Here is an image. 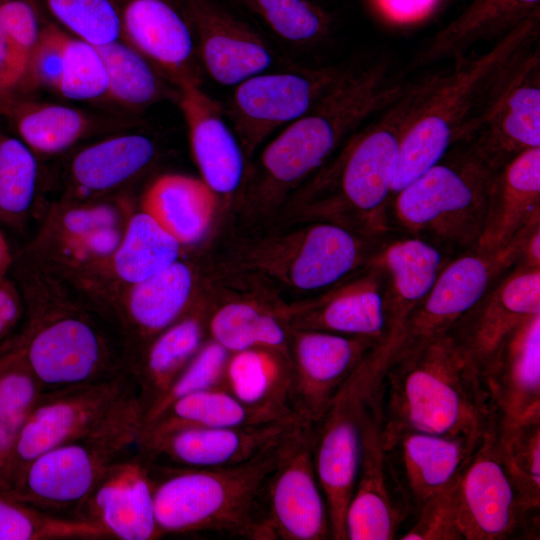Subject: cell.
I'll list each match as a JSON object with an SVG mask.
<instances>
[{
    "label": "cell",
    "instance_id": "obj_1",
    "mask_svg": "<svg viewBox=\"0 0 540 540\" xmlns=\"http://www.w3.org/2000/svg\"><path fill=\"white\" fill-rule=\"evenodd\" d=\"M411 85L395 77L384 56L344 66L317 103L248 165L237 196L241 217L253 222L275 219L363 123L391 106Z\"/></svg>",
    "mask_w": 540,
    "mask_h": 540
},
{
    "label": "cell",
    "instance_id": "obj_2",
    "mask_svg": "<svg viewBox=\"0 0 540 540\" xmlns=\"http://www.w3.org/2000/svg\"><path fill=\"white\" fill-rule=\"evenodd\" d=\"M30 261L29 321L16 347L42 390L129 372L121 334L104 309L70 278Z\"/></svg>",
    "mask_w": 540,
    "mask_h": 540
},
{
    "label": "cell",
    "instance_id": "obj_3",
    "mask_svg": "<svg viewBox=\"0 0 540 540\" xmlns=\"http://www.w3.org/2000/svg\"><path fill=\"white\" fill-rule=\"evenodd\" d=\"M382 428L482 435L498 410L478 366L450 332L399 341L380 381Z\"/></svg>",
    "mask_w": 540,
    "mask_h": 540
},
{
    "label": "cell",
    "instance_id": "obj_4",
    "mask_svg": "<svg viewBox=\"0 0 540 540\" xmlns=\"http://www.w3.org/2000/svg\"><path fill=\"white\" fill-rule=\"evenodd\" d=\"M420 84H412L379 118L349 137L292 195L276 220L327 221L368 238L384 233L402 131Z\"/></svg>",
    "mask_w": 540,
    "mask_h": 540
},
{
    "label": "cell",
    "instance_id": "obj_5",
    "mask_svg": "<svg viewBox=\"0 0 540 540\" xmlns=\"http://www.w3.org/2000/svg\"><path fill=\"white\" fill-rule=\"evenodd\" d=\"M225 239L215 255L219 275L246 286L298 295L318 294L362 269L373 251L368 237L327 221H269ZM272 300V299H271Z\"/></svg>",
    "mask_w": 540,
    "mask_h": 540
},
{
    "label": "cell",
    "instance_id": "obj_6",
    "mask_svg": "<svg viewBox=\"0 0 540 540\" xmlns=\"http://www.w3.org/2000/svg\"><path fill=\"white\" fill-rule=\"evenodd\" d=\"M539 23L540 11L485 53L454 59L448 71L421 81L403 127L391 199L463 140L492 80L521 47L538 38Z\"/></svg>",
    "mask_w": 540,
    "mask_h": 540
},
{
    "label": "cell",
    "instance_id": "obj_7",
    "mask_svg": "<svg viewBox=\"0 0 540 540\" xmlns=\"http://www.w3.org/2000/svg\"><path fill=\"white\" fill-rule=\"evenodd\" d=\"M278 441L229 467L183 468L157 462L154 504L161 537L220 532L257 540L262 489L276 464Z\"/></svg>",
    "mask_w": 540,
    "mask_h": 540
},
{
    "label": "cell",
    "instance_id": "obj_8",
    "mask_svg": "<svg viewBox=\"0 0 540 540\" xmlns=\"http://www.w3.org/2000/svg\"><path fill=\"white\" fill-rule=\"evenodd\" d=\"M393 197L396 222L432 244L473 250L479 241L491 171L464 143ZM391 199V200H392Z\"/></svg>",
    "mask_w": 540,
    "mask_h": 540
},
{
    "label": "cell",
    "instance_id": "obj_9",
    "mask_svg": "<svg viewBox=\"0 0 540 540\" xmlns=\"http://www.w3.org/2000/svg\"><path fill=\"white\" fill-rule=\"evenodd\" d=\"M142 417L138 403L97 431L43 452L7 492L45 513L76 519L106 469L138 444Z\"/></svg>",
    "mask_w": 540,
    "mask_h": 540
},
{
    "label": "cell",
    "instance_id": "obj_10",
    "mask_svg": "<svg viewBox=\"0 0 540 540\" xmlns=\"http://www.w3.org/2000/svg\"><path fill=\"white\" fill-rule=\"evenodd\" d=\"M394 330L361 361L314 425L316 473L330 518L331 539L346 540L345 516L358 473L363 415L399 341Z\"/></svg>",
    "mask_w": 540,
    "mask_h": 540
},
{
    "label": "cell",
    "instance_id": "obj_11",
    "mask_svg": "<svg viewBox=\"0 0 540 540\" xmlns=\"http://www.w3.org/2000/svg\"><path fill=\"white\" fill-rule=\"evenodd\" d=\"M535 41L498 71L460 142L493 172L540 147V53Z\"/></svg>",
    "mask_w": 540,
    "mask_h": 540
},
{
    "label": "cell",
    "instance_id": "obj_12",
    "mask_svg": "<svg viewBox=\"0 0 540 540\" xmlns=\"http://www.w3.org/2000/svg\"><path fill=\"white\" fill-rule=\"evenodd\" d=\"M138 403L136 384L129 372L104 381L43 391L16 441L8 490L35 457L97 431Z\"/></svg>",
    "mask_w": 540,
    "mask_h": 540
},
{
    "label": "cell",
    "instance_id": "obj_13",
    "mask_svg": "<svg viewBox=\"0 0 540 540\" xmlns=\"http://www.w3.org/2000/svg\"><path fill=\"white\" fill-rule=\"evenodd\" d=\"M314 425L296 420L277 444L276 464L262 489L257 540L331 539L327 502L316 473Z\"/></svg>",
    "mask_w": 540,
    "mask_h": 540
},
{
    "label": "cell",
    "instance_id": "obj_14",
    "mask_svg": "<svg viewBox=\"0 0 540 540\" xmlns=\"http://www.w3.org/2000/svg\"><path fill=\"white\" fill-rule=\"evenodd\" d=\"M498 413L457 484L459 527L464 540L539 539V509L523 505L498 453Z\"/></svg>",
    "mask_w": 540,
    "mask_h": 540
},
{
    "label": "cell",
    "instance_id": "obj_15",
    "mask_svg": "<svg viewBox=\"0 0 540 540\" xmlns=\"http://www.w3.org/2000/svg\"><path fill=\"white\" fill-rule=\"evenodd\" d=\"M127 219L115 203L64 200L46 215L30 259L72 280L84 279L115 251Z\"/></svg>",
    "mask_w": 540,
    "mask_h": 540
},
{
    "label": "cell",
    "instance_id": "obj_16",
    "mask_svg": "<svg viewBox=\"0 0 540 540\" xmlns=\"http://www.w3.org/2000/svg\"><path fill=\"white\" fill-rule=\"evenodd\" d=\"M344 66L253 75L235 86L229 104L232 129L247 160L276 129L308 112Z\"/></svg>",
    "mask_w": 540,
    "mask_h": 540
},
{
    "label": "cell",
    "instance_id": "obj_17",
    "mask_svg": "<svg viewBox=\"0 0 540 540\" xmlns=\"http://www.w3.org/2000/svg\"><path fill=\"white\" fill-rule=\"evenodd\" d=\"M525 228L508 246L493 252L476 249L445 264L433 286L405 320L403 340L446 333L518 262L531 229Z\"/></svg>",
    "mask_w": 540,
    "mask_h": 540
},
{
    "label": "cell",
    "instance_id": "obj_18",
    "mask_svg": "<svg viewBox=\"0 0 540 540\" xmlns=\"http://www.w3.org/2000/svg\"><path fill=\"white\" fill-rule=\"evenodd\" d=\"M198 271L181 259L139 283L92 296L118 328L130 365L197 300Z\"/></svg>",
    "mask_w": 540,
    "mask_h": 540
},
{
    "label": "cell",
    "instance_id": "obj_19",
    "mask_svg": "<svg viewBox=\"0 0 540 540\" xmlns=\"http://www.w3.org/2000/svg\"><path fill=\"white\" fill-rule=\"evenodd\" d=\"M381 341L362 336L290 329L289 400L294 417L315 425L348 377Z\"/></svg>",
    "mask_w": 540,
    "mask_h": 540
},
{
    "label": "cell",
    "instance_id": "obj_20",
    "mask_svg": "<svg viewBox=\"0 0 540 540\" xmlns=\"http://www.w3.org/2000/svg\"><path fill=\"white\" fill-rule=\"evenodd\" d=\"M277 310L290 329L341 335L387 338L391 328L383 272L367 263L360 271L312 296L286 303Z\"/></svg>",
    "mask_w": 540,
    "mask_h": 540
},
{
    "label": "cell",
    "instance_id": "obj_21",
    "mask_svg": "<svg viewBox=\"0 0 540 540\" xmlns=\"http://www.w3.org/2000/svg\"><path fill=\"white\" fill-rule=\"evenodd\" d=\"M158 463L138 444L112 463L91 490L76 519L104 530L111 539L161 537L155 518Z\"/></svg>",
    "mask_w": 540,
    "mask_h": 540
},
{
    "label": "cell",
    "instance_id": "obj_22",
    "mask_svg": "<svg viewBox=\"0 0 540 540\" xmlns=\"http://www.w3.org/2000/svg\"><path fill=\"white\" fill-rule=\"evenodd\" d=\"M482 435L445 436L382 428L386 460L409 519L430 497L458 484Z\"/></svg>",
    "mask_w": 540,
    "mask_h": 540
},
{
    "label": "cell",
    "instance_id": "obj_23",
    "mask_svg": "<svg viewBox=\"0 0 540 540\" xmlns=\"http://www.w3.org/2000/svg\"><path fill=\"white\" fill-rule=\"evenodd\" d=\"M408 519L382 444L379 383L363 415L358 473L345 516L346 540L395 539Z\"/></svg>",
    "mask_w": 540,
    "mask_h": 540
},
{
    "label": "cell",
    "instance_id": "obj_24",
    "mask_svg": "<svg viewBox=\"0 0 540 540\" xmlns=\"http://www.w3.org/2000/svg\"><path fill=\"white\" fill-rule=\"evenodd\" d=\"M196 39L201 62L220 85L236 86L273 62L266 40L217 0H173Z\"/></svg>",
    "mask_w": 540,
    "mask_h": 540
},
{
    "label": "cell",
    "instance_id": "obj_25",
    "mask_svg": "<svg viewBox=\"0 0 540 540\" xmlns=\"http://www.w3.org/2000/svg\"><path fill=\"white\" fill-rule=\"evenodd\" d=\"M176 87V99L186 122L193 159L201 179L221 198L238 196L248 160L221 106L200 83L186 81Z\"/></svg>",
    "mask_w": 540,
    "mask_h": 540
},
{
    "label": "cell",
    "instance_id": "obj_26",
    "mask_svg": "<svg viewBox=\"0 0 540 540\" xmlns=\"http://www.w3.org/2000/svg\"><path fill=\"white\" fill-rule=\"evenodd\" d=\"M517 263L448 331L479 371L515 326L540 314V268Z\"/></svg>",
    "mask_w": 540,
    "mask_h": 540
},
{
    "label": "cell",
    "instance_id": "obj_27",
    "mask_svg": "<svg viewBox=\"0 0 540 540\" xmlns=\"http://www.w3.org/2000/svg\"><path fill=\"white\" fill-rule=\"evenodd\" d=\"M126 42L174 86L200 83L193 33L173 0H116Z\"/></svg>",
    "mask_w": 540,
    "mask_h": 540
},
{
    "label": "cell",
    "instance_id": "obj_28",
    "mask_svg": "<svg viewBox=\"0 0 540 540\" xmlns=\"http://www.w3.org/2000/svg\"><path fill=\"white\" fill-rule=\"evenodd\" d=\"M296 420L239 427L183 428L138 446L163 465L229 467L250 460L276 443Z\"/></svg>",
    "mask_w": 540,
    "mask_h": 540
},
{
    "label": "cell",
    "instance_id": "obj_29",
    "mask_svg": "<svg viewBox=\"0 0 540 540\" xmlns=\"http://www.w3.org/2000/svg\"><path fill=\"white\" fill-rule=\"evenodd\" d=\"M489 397L505 417L540 411V314L524 319L480 369Z\"/></svg>",
    "mask_w": 540,
    "mask_h": 540
},
{
    "label": "cell",
    "instance_id": "obj_30",
    "mask_svg": "<svg viewBox=\"0 0 540 540\" xmlns=\"http://www.w3.org/2000/svg\"><path fill=\"white\" fill-rule=\"evenodd\" d=\"M540 147L527 150L493 173L476 250L493 252L508 246L539 220Z\"/></svg>",
    "mask_w": 540,
    "mask_h": 540
},
{
    "label": "cell",
    "instance_id": "obj_31",
    "mask_svg": "<svg viewBox=\"0 0 540 540\" xmlns=\"http://www.w3.org/2000/svg\"><path fill=\"white\" fill-rule=\"evenodd\" d=\"M184 247L144 211L128 217L121 241L97 269L73 280L91 295L144 281L181 259Z\"/></svg>",
    "mask_w": 540,
    "mask_h": 540
},
{
    "label": "cell",
    "instance_id": "obj_32",
    "mask_svg": "<svg viewBox=\"0 0 540 540\" xmlns=\"http://www.w3.org/2000/svg\"><path fill=\"white\" fill-rule=\"evenodd\" d=\"M209 301L198 299L144 348L129 367L143 415L208 339ZM143 418V417H142Z\"/></svg>",
    "mask_w": 540,
    "mask_h": 540
},
{
    "label": "cell",
    "instance_id": "obj_33",
    "mask_svg": "<svg viewBox=\"0 0 540 540\" xmlns=\"http://www.w3.org/2000/svg\"><path fill=\"white\" fill-rule=\"evenodd\" d=\"M156 152L153 140L141 134L113 136L84 147L69 163L66 200H98L145 171Z\"/></svg>",
    "mask_w": 540,
    "mask_h": 540
},
{
    "label": "cell",
    "instance_id": "obj_34",
    "mask_svg": "<svg viewBox=\"0 0 540 540\" xmlns=\"http://www.w3.org/2000/svg\"><path fill=\"white\" fill-rule=\"evenodd\" d=\"M368 263L383 272L387 313L393 330L402 329L445 265L439 247L415 236L383 245L372 253Z\"/></svg>",
    "mask_w": 540,
    "mask_h": 540
},
{
    "label": "cell",
    "instance_id": "obj_35",
    "mask_svg": "<svg viewBox=\"0 0 540 540\" xmlns=\"http://www.w3.org/2000/svg\"><path fill=\"white\" fill-rule=\"evenodd\" d=\"M538 11L540 0H473L434 34L418 52L413 66L463 57L475 44L496 42Z\"/></svg>",
    "mask_w": 540,
    "mask_h": 540
},
{
    "label": "cell",
    "instance_id": "obj_36",
    "mask_svg": "<svg viewBox=\"0 0 540 540\" xmlns=\"http://www.w3.org/2000/svg\"><path fill=\"white\" fill-rule=\"evenodd\" d=\"M289 355L266 347L229 354L221 386L247 408L272 421L296 419L290 408Z\"/></svg>",
    "mask_w": 540,
    "mask_h": 540
},
{
    "label": "cell",
    "instance_id": "obj_37",
    "mask_svg": "<svg viewBox=\"0 0 540 540\" xmlns=\"http://www.w3.org/2000/svg\"><path fill=\"white\" fill-rule=\"evenodd\" d=\"M219 200L201 178L164 174L145 191L141 210L188 247L203 240L209 231Z\"/></svg>",
    "mask_w": 540,
    "mask_h": 540
},
{
    "label": "cell",
    "instance_id": "obj_38",
    "mask_svg": "<svg viewBox=\"0 0 540 540\" xmlns=\"http://www.w3.org/2000/svg\"><path fill=\"white\" fill-rule=\"evenodd\" d=\"M277 301L262 296H239L210 303L208 338L229 353L266 347L289 355L290 328L280 317Z\"/></svg>",
    "mask_w": 540,
    "mask_h": 540
},
{
    "label": "cell",
    "instance_id": "obj_39",
    "mask_svg": "<svg viewBox=\"0 0 540 540\" xmlns=\"http://www.w3.org/2000/svg\"><path fill=\"white\" fill-rule=\"evenodd\" d=\"M269 422L278 421H272L247 408L220 385L191 393L173 402L141 430L138 444L183 428L239 427Z\"/></svg>",
    "mask_w": 540,
    "mask_h": 540
},
{
    "label": "cell",
    "instance_id": "obj_40",
    "mask_svg": "<svg viewBox=\"0 0 540 540\" xmlns=\"http://www.w3.org/2000/svg\"><path fill=\"white\" fill-rule=\"evenodd\" d=\"M20 139L36 154L53 155L65 151L93 127L85 112L73 107L14 98L4 107Z\"/></svg>",
    "mask_w": 540,
    "mask_h": 540
},
{
    "label": "cell",
    "instance_id": "obj_41",
    "mask_svg": "<svg viewBox=\"0 0 540 540\" xmlns=\"http://www.w3.org/2000/svg\"><path fill=\"white\" fill-rule=\"evenodd\" d=\"M42 387L15 347L0 358V489L7 491L19 433Z\"/></svg>",
    "mask_w": 540,
    "mask_h": 540
},
{
    "label": "cell",
    "instance_id": "obj_42",
    "mask_svg": "<svg viewBox=\"0 0 540 540\" xmlns=\"http://www.w3.org/2000/svg\"><path fill=\"white\" fill-rule=\"evenodd\" d=\"M495 435L500 459L523 505L540 509V411L522 418L498 413Z\"/></svg>",
    "mask_w": 540,
    "mask_h": 540
},
{
    "label": "cell",
    "instance_id": "obj_43",
    "mask_svg": "<svg viewBox=\"0 0 540 540\" xmlns=\"http://www.w3.org/2000/svg\"><path fill=\"white\" fill-rule=\"evenodd\" d=\"M95 47L107 72L106 97L128 108L142 109L167 95L164 76L129 43L118 40Z\"/></svg>",
    "mask_w": 540,
    "mask_h": 540
},
{
    "label": "cell",
    "instance_id": "obj_44",
    "mask_svg": "<svg viewBox=\"0 0 540 540\" xmlns=\"http://www.w3.org/2000/svg\"><path fill=\"white\" fill-rule=\"evenodd\" d=\"M274 35L294 46L324 41L333 28V16L313 0H235Z\"/></svg>",
    "mask_w": 540,
    "mask_h": 540
},
{
    "label": "cell",
    "instance_id": "obj_45",
    "mask_svg": "<svg viewBox=\"0 0 540 540\" xmlns=\"http://www.w3.org/2000/svg\"><path fill=\"white\" fill-rule=\"evenodd\" d=\"M63 539L111 538L94 524L45 513L0 489V540Z\"/></svg>",
    "mask_w": 540,
    "mask_h": 540
},
{
    "label": "cell",
    "instance_id": "obj_46",
    "mask_svg": "<svg viewBox=\"0 0 540 540\" xmlns=\"http://www.w3.org/2000/svg\"><path fill=\"white\" fill-rule=\"evenodd\" d=\"M37 184L35 153L21 139L0 135V220L18 223L24 219L35 200Z\"/></svg>",
    "mask_w": 540,
    "mask_h": 540
},
{
    "label": "cell",
    "instance_id": "obj_47",
    "mask_svg": "<svg viewBox=\"0 0 540 540\" xmlns=\"http://www.w3.org/2000/svg\"><path fill=\"white\" fill-rule=\"evenodd\" d=\"M49 13L73 36L103 46L123 36L116 0H40Z\"/></svg>",
    "mask_w": 540,
    "mask_h": 540
},
{
    "label": "cell",
    "instance_id": "obj_48",
    "mask_svg": "<svg viewBox=\"0 0 540 540\" xmlns=\"http://www.w3.org/2000/svg\"><path fill=\"white\" fill-rule=\"evenodd\" d=\"M229 354L225 348L208 338L187 366L143 415L141 430L176 400L203 389L220 386Z\"/></svg>",
    "mask_w": 540,
    "mask_h": 540
},
{
    "label": "cell",
    "instance_id": "obj_49",
    "mask_svg": "<svg viewBox=\"0 0 540 540\" xmlns=\"http://www.w3.org/2000/svg\"><path fill=\"white\" fill-rule=\"evenodd\" d=\"M108 77L97 48L68 34L58 92L67 99L87 101L106 97Z\"/></svg>",
    "mask_w": 540,
    "mask_h": 540
},
{
    "label": "cell",
    "instance_id": "obj_50",
    "mask_svg": "<svg viewBox=\"0 0 540 540\" xmlns=\"http://www.w3.org/2000/svg\"><path fill=\"white\" fill-rule=\"evenodd\" d=\"M456 488L435 494L412 516L401 540H464L458 522Z\"/></svg>",
    "mask_w": 540,
    "mask_h": 540
},
{
    "label": "cell",
    "instance_id": "obj_51",
    "mask_svg": "<svg viewBox=\"0 0 540 540\" xmlns=\"http://www.w3.org/2000/svg\"><path fill=\"white\" fill-rule=\"evenodd\" d=\"M68 33L53 23L43 25L31 51L20 88H47L57 91L61 81Z\"/></svg>",
    "mask_w": 540,
    "mask_h": 540
},
{
    "label": "cell",
    "instance_id": "obj_52",
    "mask_svg": "<svg viewBox=\"0 0 540 540\" xmlns=\"http://www.w3.org/2000/svg\"><path fill=\"white\" fill-rule=\"evenodd\" d=\"M43 25L34 0H0V28L27 62Z\"/></svg>",
    "mask_w": 540,
    "mask_h": 540
},
{
    "label": "cell",
    "instance_id": "obj_53",
    "mask_svg": "<svg viewBox=\"0 0 540 540\" xmlns=\"http://www.w3.org/2000/svg\"><path fill=\"white\" fill-rule=\"evenodd\" d=\"M26 66L25 56L0 28V113L20 89Z\"/></svg>",
    "mask_w": 540,
    "mask_h": 540
},
{
    "label": "cell",
    "instance_id": "obj_54",
    "mask_svg": "<svg viewBox=\"0 0 540 540\" xmlns=\"http://www.w3.org/2000/svg\"><path fill=\"white\" fill-rule=\"evenodd\" d=\"M388 18L397 22L418 20L428 14L438 0H374Z\"/></svg>",
    "mask_w": 540,
    "mask_h": 540
},
{
    "label": "cell",
    "instance_id": "obj_55",
    "mask_svg": "<svg viewBox=\"0 0 540 540\" xmlns=\"http://www.w3.org/2000/svg\"><path fill=\"white\" fill-rule=\"evenodd\" d=\"M518 262L531 268H540V223L529 232Z\"/></svg>",
    "mask_w": 540,
    "mask_h": 540
},
{
    "label": "cell",
    "instance_id": "obj_56",
    "mask_svg": "<svg viewBox=\"0 0 540 540\" xmlns=\"http://www.w3.org/2000/svg\"><path fill=\"white\" fill-rule=\"evenodd\" d=\"M12 264V256L8 243L0 231V278L5 277L6 272Z\"/></svg>",
    "mask_w": 540,
    "mask_h": 540
},
{
    "label": "cell",
    "instance_id": "obj_57",
    "mask_svg": "<svg viewBox=\"0 0 540 540\" xmlns=\"http://www.w3.org/2000/svg\"><path fill=\"white\" fill-rule=\"evenodd\" d=\"M7 329H8L7 326L5 325L4 321L0 317V337L5 333Z\"/></svg>",
    "mask_w": 540,
    "mask_h": 540
},
{
    "label": "cell",
    "instance_id": "obj_58",
    "mask_svg": "<svg viewBox=\"0 0 540 540\" xmlns=\"http://www.w3.org/2000/svg\"><path fill=\"white\" fill-rule=\"evenodd\" d=\"M0 358H1V354H0Z\"/></svg>",
    "mask_w": 540,
    "mask_h": 540
}]
</instances>
